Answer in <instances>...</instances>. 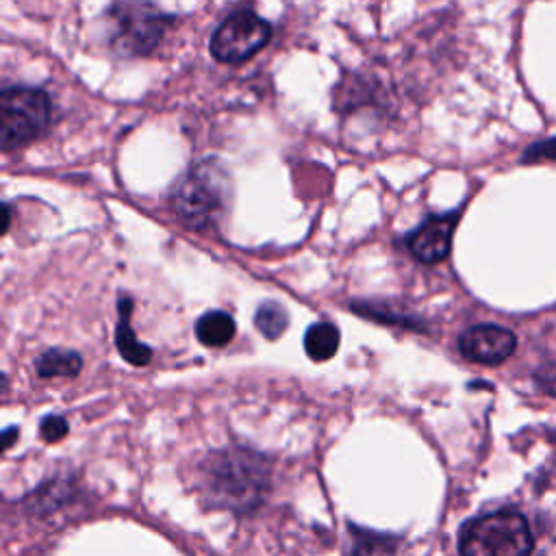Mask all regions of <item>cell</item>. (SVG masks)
I'll list each match as a JSON object with an SVG mask.
<instances>
[{
	"mask_svg": "<svg viewBox=\"0 0 556 556\" xmlns=\"http://www.w3.org/2000/svg\"><path fill=\"white\" fill-rule=\"evenodd\" d=\"M198 489L211 508L250 513L269 489V463L248 447L211 452L198 467Z\"/></svg>",
	"mask_w": 556,
	"mask_h": 556,
	"instance_id": "6da1fadb",
	"label": "cell"
},
{
	"mask_svg": "<svg viewBox=\"0 0 556 556\" xmlns=\"http://www.w3.org/2000/svg\"><path fill=\"white\" fill-rule=\"evenodd\" d=\"M532 534L517 510H497L467 521L460 530V556H530Z\"/></svg>",
	"mask_w": 556,
	"mask_h": 556,
	"instance_id": "7a4b0ae2",
	"label": "cell"
},
{
	"mask_svg": "<svg viewBox=\"0 0 556 556\" xmlns=\"http://www.w3.org/2000/svg\"><path fill=\"white\" fill-rule=\"evenodd\" d=\"M226 191V172L213 161H202L180 178L172 193V204L182 222L193 228H206L224 215Z\"/></svg>",
	"mask_w": 556,
	"mask_h": 556,
	"instance_id": "3957f363",
	"label": "cell"
},
{
	"mask_svg": "<svg viewBox=\"0 0 556 556\" xmlns=\"http://www.w3.org/2000/svg\"><path fill=\"white\" fill-rule=\"evenodd\" d=\"M109 39L119 54H148L172 26V15L148 0H117L106 11Z\"/></svg>",
	"mask_w": 556,
	"mask_h": 556,
	"instance_id": "277c9868",
	"label": "cell"
},
{
	"mask_svg": "<svg viewBox=\"0 0 556 556\" xmlns=\"http://www.w3.org/2000/svg\"><path fill=\"white\" fill-rule=\"evenodd\" d=\"M50 126V98L37 87H7L0 93V146L20 148Z\"/></svg>",
	"mask_w": 556,
	"mask_h": 556,
	"instance_id": "5b68a950",
	"label": "cell"
},
{
	"mask_svg": "<svg viewBox=\"0 0 556 556\" xmlns=\"http://www.w3.org/2000/svg\"><path fill=\"white\" fill-rule=\"evenodd\" d=\"M271 26L252 11L228 15L211 37V54L222 63H239L267 46Z\"/></svg>",
	"mask_w": 556,
	"mask_h": 556,
	"instance_id": "8992f818",
	"label": "cell"
},
{
	"mask_svg": "<svg viewBox=\"0 0 556 556\" xmlns=\"http://www.w3.org/2000/svg\"><path fill=\"white\" fill-rule=\"evenodd\" d=\"M517 339L510 330L493 324H482L465 330L458 339V348L465 358L482 363V365H497L506 361L515 352Z\"/></svg>",
	"mask_w": 556,
	"mask_h": 556,
	"instance_id": "52a82bcc",
	"label": "cell"
},
{
	"mask_svg": "<svg viewBox=\"0 0 556 556\" xmlns=\"http://www.w3.org/2000/svg\"><path fill=\"white\" fill-rule=\"evenodd\" d=\"M458 213L432 215L406 237V245L421 263H439L447 256Z\"/></svg>",
	"mask_w": 556,
	"mask_h": 556,
	"instance_id": "ba28073f",
	"label": "cell"
},
{
	"mask_svg": "<svg viewBox=\"0 0 556 556\" xmlns=\"http://www.w3.org/2000/svg\"><path fill=\"white\" fill-rule=\"evenodd\" d=\"M130 313H132V300L128 295H119L117 302V326H115V345L124 361L130 365H148L152 358V350L141 343L130 326Z\"/></svg>",
	"mask_w": 556,
	"mask_h": 556,
	"instance_id": "9c48e42d",
	"label": "cell"
},
{
	"mask_svg": "<svg viewBox=\"0 0 556 556\" xmlns=\"http://www.w3.org/2000/svg\"><path fill=\"white\" fill-rule=\"evenodd\" d=\"M237 332L235 319L224 311H208L195 321V337L202 345L222 348L232 341Z\"/></svg>",
	"mask_w": 556,
	"mask_h": 556,
	"instance_id": "30bf717a",
	"label": "cell"
},
{
	"mask_svg": "<svg viewBox=\"0 0 556 556\" xmlns=\"http://www.w3.org/2000/svg\"><path fill=\"white\" fill-rule=\"evenodd\" d=\"M304 350H306L308 358H313L317 363L332 358L339 350L337 326L330 321H317V324L308 326V330L304 334Z\"/></svg>",
	"mask_w": 556,
	"mask_h": 556,
	"instance_id": "8fae6325",
	"label": "cell"
},
{
	"mask_svg": "<svg viewBox=\"0 0 556 556\" xmlns=\"http://www.w3.org/2000/svg\"><path fill=\"white\" fill-rule=\"evenodd\" d=\"M35 369L41 378H52V376H76L83 369V358L78 352L72 350H63V348H54L43 352L37 363Z\"/></svg>",
	"mask_w": 556,
	"mask_h": 556,
	"instance_id": "7c38bea8",
	"label": "cell"
},
{
	"mask_svg": "<svg viewBox=\"0 0 556 556\" xmlns=\"http://www.w3.org/2000/svg\"><path fill=\"white\" fill-rule=\"evenodd\" d=\"M289 324V315L282 304L265 302L254 313V326L265 339H278Z\"/></svg>",
	"mask_w": 556,
	"mask_h": 556,
	"instance_id": "4fadbf2b",
	"label": "cell"
},
{
	"mask_svg": "<svg viewBox=\"0 0 556 556\" xmlns=\"http://www.w3.org/2000/svg\"><path fill=\"white\" fill-rule=\"evenodd\" d=\"M536 161H556V137L541 139L523 150L521 163H536Z\"/></svg>",
	"mask_w": 556,
	"mask_h": 556,
	"instance_id": "5bb4252c",
	"label": "cell"
},
{
	"mask_svg": "<svg viewBox=\"0 0 556 556\" xmlns=\"http://www.w3.org/2000/svg\"><path fill=\"white\" fill-rule=\"evenodd\" d=\"M67 421L59 415H48L43 421H41V439L48 441V443H54V441H61L65 434H67Z\"/></svg>",
	"mask_w": 556,
	"mask_h": 556,
	"instance_id": "9a60e30c",
	"label": "cell"
},
{
	"mask_svg": "<svg viewBox=\"0 0 556 556\" xmlns=\"http://www.w3.org/2000/svg\"><path fill=\"white\" fill-rule=\"evenodd\" d=\"M15 434H17V428H7V432H4V447L11 445V441H13Z\"/></svg>",
	"mask_w": 556,
	"mask_h": 556,
	"instance_id": "2e32d148",
	"label": "cell"
}]
</instances>
